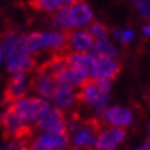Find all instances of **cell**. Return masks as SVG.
Here are the masks:
<instances>
[{"mask_svg":"<svg viewBox=\"0 0 150 150\" xmlns=\"http://www.w3.org/2000/svg\"><path fill=\"white\" fill-rule=\"evenodd\" d=\"M6 65L10 73H28L36 66V59L29 52L26 37L10 32L4 39Z\"/></svg>","mask_w":150,"mask_h":150,"instance_id":"6da1fadb","label":"cell"},{"mask_svg":"<svg viewBox=\"0 0 150 150\" xmlns=\"http://www.w3.org/2000/svg\"><path fill=\"white\" fill-rule=\"evenodd\" d=\"M25 37L30 54H36L43 48L54 52H68L69 32H32Z\"/></svg>","mask_w":150,"mask_h":150,"instance_id":"7a4b0ae2","label":"cell"},{"mask_svg":"<svg viewBox=\"0 0 150 150\" xmlns=\"http://www.w3.org/2000/svg\"><path fill=\"white\" fill-rule=\"evenodd\" d=\"M47 103L48 102L43 98L25 96L22 99L11 103L10 106L14 110V113L23 121V124H26L28 127H32L36 124L37 118L41 114L43 109L47 106Z\"/></svg>","mask_w":150,"mask_h":150,"instance_id":"3957f363","label":"cell"},{"mask_svg":"<svg viewBox=\"0 0 150 150\" xmlns=\"http://www.w3.org/2000/svg\"><path fill=\"white\" fill-rule=\"evenodd\" d=\"M69 131H72L70 142L73 143V147H79L83 150L95 147L96 137L99 134V129L94 121H87L83 124L72 121L70 124H68V132Z\"/></svg>","mask_w":150,"mask_h":150,"instance_id":"277c9868","label":"cell"},{"mask_svg":"<svg viewBox=\"0 0 150 150\" xmlns=\"http://www.w3.org/2000/svg\"><path fill=\"white\" fill-rule=\"evenodd\" d=\"M69 142L68 129L41 132L29 142V150H66Z\"/></svg>","mask_w":150,"mask_h":150,"instance_id":"5b68a950","label":"cell"},{"mask_svg":"<svg viewBox=\"0 0 150 150\" xmlns=\"http://www.w3.org/2000/svg\"><path fill=\"white\" fill-rule=\"evenodd\" d=\"M0 127L3 129V135L6 139H17V138H28L30 134V127H28L26 124L14 113L11 106L6 108L3 113H0Z\"/></svg>","mask_w":150,"mask_h":150,"instance_id":"8992f818","label":"cell"},{"mask_svg":"<svg viewBox=\"0 0 150 150\" xmlns=\"http://www.w3.org/2000/svg\"><path fill=\"white\" fill-rule=\"evenodd\" d=\"M35 127L41 132L62 131V129H68V123L64 117L62 110L48 102L37 118Z\"/></svg>","mask_w":150,"mask_h":150,"instance_id":"52a82bcc","label":"cell"},{"mask_svg":"<svg viewBox=\"0 0 150 150\" xmlns=\"http://www.w3.org/2000/svg\"><path fill=\"white\" fill-rule=\"evenodd\" d=\"M28 92V74L26 73H14L6 84L3 91V103H14L25 98Z\"/></svg>","mask_w":150,"mask_h":150,"instance_id":"ba28073f","label":"cell"},{"mask_svg":"<svg viewBox=\"0 0 150 150\" xmlns=\"http://www.w3.org/2000/svg\"><path fill=\"white\" fill-rule=\"evenodd\" d=\"M125 139V129L108 127L100 129L95 142L96 150H116Z\"/></svg>","mask_w":150,"mask_h":150,"instance_id":"9c48e42d","label":"cell"},{"mask_svg":"<svg viewBox=\"0 0 150 150\" xmlns=\"http://www.w3.org/2000/svg\"><path fill=\"white\" fill-rule=\"evenodd\" d=\"M29 86H30V90L36 92L37 95L43 96L44 99H52L58 88V83L52 74L37 70V74L30 80Z\"/></svg>","mask_w":150,"mask_h":150,"instance_id":"30bf717a","label":"cell"},{"mask_svg":"<svg viewBox=\"0 0 150 150\" xmlns=\"http://www.w3.org/2000/svg\"><path fill=\"white\" fill-rule=\"evenodd\" d=\"M66 65L68 68L74 69L77 72H81L87 77H94L96 68V58H94L91 54H76V52H66Z\"/></svg>","mask_w":150,"mask_h":150,"instance_id":"8fae6325","label":"cell"},{"mask_svg":"<svg viewBox=\"0 0 150 150\" xmlns=\"http://www.w3.org/2000/svg\"><path fill=\"white\" fill-rule=\"evenodd\" d=\"M103 121L109 127L114 128H125L131 125L134 121V114L129 109H125L123 106H110L106 108V110L102 114Z\"/></svg>","mask_w":150,"mask_h":150,"instance_id":"7c38bea8","label":"cell"},{"mask_svg":"<svg viewBox=\"0 0 150 150\" xmlns=\"http://www.w3.org/2000/svg\"><path fill=\"white\" fill-rule=\"evenodd\" d=\"M66 15H68V26L69 28H79L86 23L91 22L92 14L90 6L86 4L84 1L76 3L66 8Z\"/></svg>","mask_w":150,"mask_h":150,"instance_id":"4fadbf2b","label":"cell"},{"mask_svg":"<svg viewBox=\"0 0 150 150\" xmlns=\"http://www.w3.org/2000/svg\"><path fill=\"white\" fill-rule=\"evenodd\" d=\"M95 39L88 32H74L69 33L68 37V51H73L76 54H84L92 48Z\"/></svg>","mask_w":150,"mask_h":150,"instance_id":"5bb4252c","label":"cell"},{"mask_svg":"<svg viewBox=\"0 0 150 150\" xmlns=\"http://www.w3.org/2000/svg\"><path fill=\"white\" fill-rule=\"evenodd\" d=\"M59 87H68V88H74V87H81L84 86L90 77H87L86 74H83L81 72H77L74 69L66 68L62 72H59L58 74L54 76Z\"/></svg>","mask_w":150,"mask_h":150,"instance_id":"9a60e30c","label":"cell"},{"mask_svg":"<svg viewBox=\"0 0 150 150\" xmlns=\"http://www.w3.org/2000/svg\"><path fill=\"white\" fill-rule=\"evenodd\" d=\"M120 70V65L114 58H98L92 80H113Z\"/></svg>","mask_w":150,"mask_h":150,"instance_id":"2e32d148","label":"cell"},{"mask_svg":"<svg viewBox=\"0 0 150 150\" xmlns=\"http://www.w3.org/2000/svg\"><path fill=\"white\" fill-rule=\"evenodd\" d=\"M100 95H109V94L100 92L99 86H98V83H96L95 80H88L84 86L80 87V91H79V94L76 95V99L81 100L83 103L91 105L92 106L96 100L99 99Z\"/></svg>","mask_w":150,"mask_h":150,"instance_id":"e0dca14e","label":"cell"},{"mask_svg":"<svg viewBox=\"0 0 150 150\" xmlns=\"http://www.w3.org/2000/svg\"><path fill=\"white\" fill-rule=\"evenodd\" d=\"M88 54H91L94 58H116L118 55V51L116 50V47L108 41L106 39L105 40H98L94 43V46Z\"/></svg>","mask_w":150,"mask_h":150,"instance_id":"ac0fdd59","label":"cell"},{"mask_svg":"<svg viewBox=\"0 0 150 150\" xmlns=\"http://www.w3.org/2000/svg\"><path fill=\"white\" fill-rule=\"evenodd\" d=\"M52 99H54L57 108H59L61 110L68 109V108H70V106L74 103V100H76V94H74V91H73L72 88L58 86Z\"/></svg>","mask_w":150,"mask_h":150,"instance_id":"d6986e66","label":"cell"},{"mask_svg":"<svg viewBox=\"0 0 150 150\" xmlns=\"http://www.w3.org/2000/svg\"><path fill=\"white\" fill-rule=\"evenodd\" d=\"M29 4L32 8L47 13H54L61 10V0H30Z\"/></svg>","mask_w":150,"mask_h":150,"instance_id":"ffe728a7","label":"cell"},{"mask_svg":"<svg viewBox=\"0 0 150 150\" xmlns=\"http://www.w3.org/2000/svg\"><path fill=\"white\" fill-rule=\"evenodd\" d=\"M87 32L90 33L94 39H96V40H105V39H106V35H108V29H106V26L102 25V23L94 22L90 25Z\"/></svg>","mask_w":150,"mask_h":150,"instance_id":"44dd1931","label":"cell"},{"mask_svg":"<svg viewBox=\"0 0 150 150\" xmlns=\"http://www.w3.org/2000/svg\"><path fill=\"white\" fill-rule=\"evenodd\" d=\"M1 150H29V142L26 138L11 139Z\"/></svg>","mask_w":150,"mask_h":150,"instance_id":"7402d4cb","label":"cell"},{"mask_svg":"<svg viewBox=\"0 0 150 150\" xmlns=\"http://www.w3.org/2000/svg\"><path fill=\"white\" fill-rule=\"evenodd\" d=\"M137 3V7L138 10H139V13L143 15V17H150V3L147 1V0H138V1H135Z\"/></svg>","mask_w":150,"mask_h":150,"instance_id":"603a6c76","label":"cell"},{"mask_svg":"<svg viewBox=\"0 0 150 150\" xmlns=\"http://www.w3.org/2000/svg\"><path fill=\"white\" fill-rule=\"evenodd\" d=\"M132 37H134L132 29H124V30H121V36H120V39H121L123 43H129V41L132 40Z\"/></svg>","mask_w":150,"mask_h":150,"instance_id":"cb8c5ba5","label":"cell"},{"mask_svg":"<svg viewBox=\"0 0 150 150\" xmlns=\"http://www.w3.org/2000/svg\"><path fill=\"white\" fill-rule=\"evenodd\" d=\"M83 0H61V8H68L70 6L76 4V3H80Z\"/></svg>","mask_w":150,"mask_h":150,"instance_id":"d4e9b609","label":"cell"},{"mask_svg":"<svg viewBox=\"0 0 150 150\" xmlns=\"http://www.w3.org/2000/svg\"><path fill=\"white\" fill-rule=\"evenodd\" d=\"M143 33H145L146 36H150V23L147 25V26H145V29H143Z\"/></svg>","mask_w":150,"mask_h":150,"instance_id":"484cf974","label":"cell"},{"mask_svg":"<svg viewBox=\"0 0 150 150\" xmlns=\"http://www.w3.org/2000/svg\"><path fill=\"white\" fill-rule=\"evenodd\" d=\"M113 36H114V37H118V39H120V36H121V32L116 29V30H114V32H113Z\"/></svg>","mask_w":150,"mask_h":150,"instance_id":"4316f807","label":"cell"},{"mask_svg":"<svg viewBox=\"0 0 150 150\" xmlns=\"http://www.w3.org/2000/svg\"><path fill=\"white\" fill-rule=\"evenodd\" d=\"M66 150H83V149H79V147H70V149H66Z\"/></svg>","mask_w":150,"mask_h":150,"instance_id":"83f0119b","label":"cell"},{"mask_svg":"<svg viewBox=\"0 0 150 150\" xmlns=\"http://www.w3.org/2000/svg\"><path fill=\"white\" fill-rule=\"evenodd\" d=\"M135 150H146V147L145 146H142V147H138V149H135Z\"/></svg>","mask_w":150,"mask_h":150,"instance_id":"f1b7e54d","label":"cell"},{"mask_svg":"<svg viewBox=\"0 0 150 150\" xmlns=\"http://www.w3.org/2000/svg\"><path fill=\"white\" fill-rule=\"evenodd\" d=\"M147 143H150V127H149V142Z\"/></svg>","mask_w":150,"mask_h":150,"instance_id":"f546056e","label":"cell"},{"mask_svg":"<svg viewBox=\"0 0 150 150\" xmlns=\"http://www.w3.org/2000/svg\"><path fill=\"white\" fill-rule=\"evenodd\" d=\"M0 61H1V47H0Z\"/></svg>","mask_w":150,"mask_h":150,"instance_id":"4dcf8cb0","label":"cell"}]
</instances>
